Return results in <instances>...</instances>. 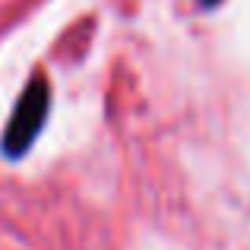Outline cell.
<instances>
[{
    "mask_svg": "<svg viewBox=\"0 0 250 250\" xmlns=\"http://www.w3.org/2000/svg\"><path fill=\"white\" fill-rule=\"evenodd\" d=\"M196 3H200V6H206V10H215V6H219L222 0H196Z\"/></svg>",
    "mask_w": 250,
    "mask_h": 250,
    "instance_id": "2",
    "label": "cell"
},
{
    "mask_svg": "<svg viewBox=\"0 0 250 250\" xmlns=\"http://www.w3.org/2000/svg\"><path fill=\"white\" fill-rule=\"evenodd\" d=\"M48 111H51V85L44 76H35L22 89V95L16 98V108L3 127V136H0V152L10 162L22 159L35 146L38 133L44 130V121H48Z\"/></svg>",
    "mask_w": 250,
    "mask_h": 250,
    "instance_id": "1",
    "label": "cell"
}]
</instances>
